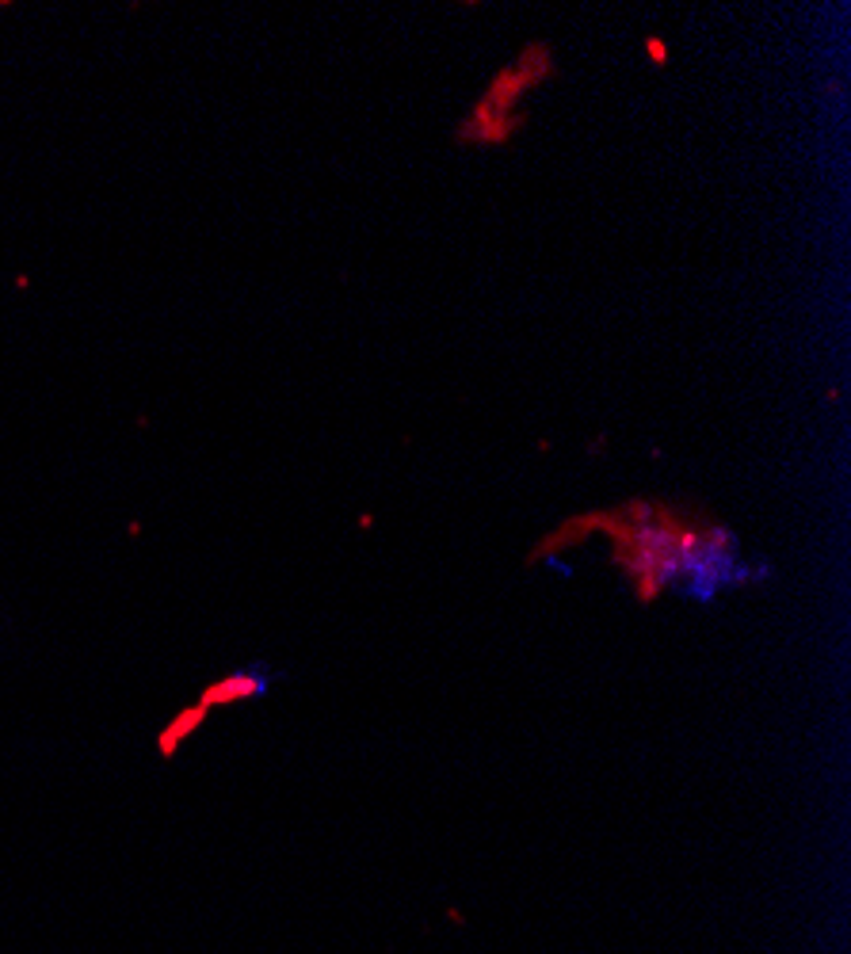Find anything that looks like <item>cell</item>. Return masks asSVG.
<instances>
[{
	"mask_svg": "<svg viewBox=\"0 0 851 954\" xmlns=\"http://www.w3.org/2000/svg\"><path fill=\"white\" fill-rule=\"evenodd\" d=\"M550 73H554V58H550V50H546L542 42L527 46L516 62L508 65V69H500L497 77L489 81L485 96H481L478 107H474V115H470L462 126H481V123H493V119H508L512 107L519 104V96H523L527 88H535L539 81H546Z\"/></svg>",
	"mask_w": 851,
	"mask_h": 954,
	"instance_id": "obj_1",
	"label": "cell"
},
{
	"mask_svg": "<svg viewBox=\"0 0 851 954\" xmlns=\"http://www.w3.org/2000/svg\"><path fill=\"white\" fill-rule=\"evenodd\" d=\"M645 50H649V58H653V65H665L668 62V50L661 39H645Z\"/></svg>",
	"mask_w": 851,
	"mask_h": 954,
	"instance_id": "obj_2",
	"label": "cell"
}]
</instances>
